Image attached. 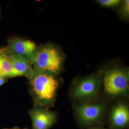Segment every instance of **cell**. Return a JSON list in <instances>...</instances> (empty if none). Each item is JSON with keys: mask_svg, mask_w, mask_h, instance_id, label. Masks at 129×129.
Returning <instances> with one entry per match:
<instances>
[{"mask_svg": "<svg viewBox=\"0 0 129 129\" xmlns=\"http://www.w3.org/2000/svg\"><path fill=\"white\" fill-rule=\"evenodd\" d=\"M122 13L124 16H129V1L126 0L124 1L122 8Z\"/></svg>", "mask_w": 129, "mask_h": 129, "instance_id": "cell-12", "label": "cell"}, {"mask_svg": "<svg viewBox=\"0 0 129 129\" xmlns=\"http://www.w3.org/2000/svg\"><path fill=\"white\" fill-rule=\"evenodd\" d=\"M103 111L104 107L101 104H84L79 106L77 112L81 123L88 125L98 120Z\"/></svg>", "mask_w": 129, "mask_h": 129, "instance_id": "cell-6", "label": "cell"}, {"mask_svg": "<svg viewBox=\"0 0 129 129\" xmlns=\"http://www.w3.org/2000/svg\"><path fill=\"white\" fill-rule=\"evenodd\" d=\"M28 80L34 106L47 108L50 106L54 101L59 85L55 76L50 73L34 69Z\"/></svg>", "mask_w": 129, "mask_h": 129, "instance_id": "cell-1", "label": "cell"}, {"mask_svg": "<svg viewBox=\"0 0 129 129\" xmlns=\"http://www.w3.org/2000/svg\"><path fill=\"white\" fill-rule=\"evenodd\" d=\"M98 88V83L95 78H87L79 83L74 90V95L79 98L91 96L96 92Z\"/></svg>", "mask_w": 129, "mask_h": 129, "instance_id": "cell-8", "label": "cell"}, {"mask_svg": "<svg viewBox=\"0 0 129 129\" xmlns=\"http://www.w3.org/2000/svg\"><path fill=\"white\" fill-rule=\"evenodd\" d=\"M8 42L7 47L9 50L32 63L37 49L34 42L29 40L13 38L9 39Z\"/></svg>", "mask_w": 129, "mask_h": 129, "instance_id": "cell-5", "label": "cell"}, {"mask_svg": "<svg viewBox=\"0 0 129 129\" xmlns=\"http://www.w3.org/2000/svg\"><path fill=\"white\" fill-rule=\"evenodd\" d=\"M129 120V112L124 104H120L114 109L112 116V123L115 128H122L126 126Z\"/></svg>", "mask_w": 129, "mask_h": 129, "instance_id": "cell-9", "label": "cell"}, {"mask_svg": "<svg viewBox=\"0 0 129 129\" xmlns=\"http://www.w3.org/2000/svg\"><path fill=\"white\" fill-rule=\"evenodd\" d=\"M3 129H29L27 127H25V128H24L22 129H21L20 128H19L18 127V126H15V127H13V128H3Z\"/></svg>", "mask_w": 129, "mask_h": 129, "instance_id": "cell-14", "label": "cell"}, {"mask_svg": "<svg viewBox=\"0 0 129 129\" xmlns=\"http://www.w3.org/2000/svg\"><path fill=\"white\" fill-rule=\"evenodd\" d=\"M129 74L122 70L114 69L107 72L104 79V89L112 95L124 94L128 88Z\"/></svg>", "mask_w": 129, "mask_h": 129, "instance_id": "cell-3", "label": "cell"}, {"mask_svg": "<svg viewBox=\"0 0 129 129\" xmlns=\"http://www.w3.org/2000/svg\"><path fill=\"white\" fill-rule=\"evenodd\" d=\"M0 76L13 78V71L7 47L0 48Z\"/></svg>", "mask_w": 129, "mask_h": 129, "instance_id": "cell-10", "label": "cell"}, {"mask_svg": "<svg viewBox=\"0 0 129 129\" xmlns=\"http://www.w3.org/2000/svg\"><path fill=\"white\" fill-rule=\"evenodd\" d=\"M7 81V79L1 76H0V86L6 83Z\"/></svg>", "mask_w": 129, "mask_h": 129, "instance_id": "cell-13", "label": "cell"}, {"mask_svg": "<svg viewBox=\"0 0 129 129\" xmlns=\"http://www.w3.org/2000/svg\"><path fill=\"white\" fill-rule=\"evenodd\" d=\"M29 113L33 129H49L56 122L55 113L46 108L34 106L29 111Z\"/></svg>", "mask_w": 129, "mask_h": 129, "instance_id": "cell-4", "label": "cell"}, {"mask_svg": "<svg viewBox=\"0 0 129 129\" xmlns=\"http://www.w3.org/2000/svg\"><path fill=\"white\" fill-rule=\"evenodd\" d=\"M98 1L102 5L107 7L115 6L120 2L119 0H99Z\"/></svg>", "mask_w": 129, "mask_h": 129, "instance_id": "cell-11", "label": "cell"}, {"mask_svg": "<svg viewBox=\"0 0 129 129\" xmlns=\"http://www.w3.org/2000/svg\"><path fill=\"white\" fill-rule=\"evenodd\" d=\"M62 62V57L57 48L47 45L37 48L31 63L35 70L57 74L61 70Z\"/></svg>", "mask_w": 129, "mask_h": 129, "instance_id": "cell-2", "label": "cell"}, {"mask_svg": "<svg viewBox=\"0 0 129 129\" xmlns=\"http://www.w3.org/2000/svg\"><path fill=\"white\" fill-rule=\"evenodd\" d=\"M9 55L12 67L13 77L23 76L28 79L30 78L34 72L32 63L25 58L13 53L9 50Z\"/></svg>", "mask_w": 129, "mask_h": 129, "instance_id": "cell-7", "label": "cell"}, {"mask_svg": "<svg viewBox=\"0 0 129 129\" xmlns=\"http://www.w3.org/2000/svg\"><path fill=\"white\" fill-rule=\"evenodd\" d=\"M101 129L98 128H91V129Z\"/></svg>", "mask_w": 129, "mask_h": 129, "instance_id": "cell-15", "label": "cell"}]
</instances>
